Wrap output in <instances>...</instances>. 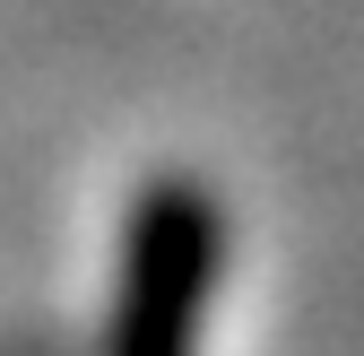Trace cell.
I'll return each mask as SVG.
<instances>
[{
	"instance_id": "obj_1",
	"label": "cell",
	"mask_w": 364,
	"mask_h": 356,
	"mask_svg": "<svg viewBox=\"0 0 364 356\" xmlns=\"http://www.w3.org/2000/svg\"><path fill=\"white\" fill-rule=\"evenodd\" d=\"M225 261V217L191 174H156L122 235V295H113V356H191L200 313Z\"/></svg>"
}]
</instances>
